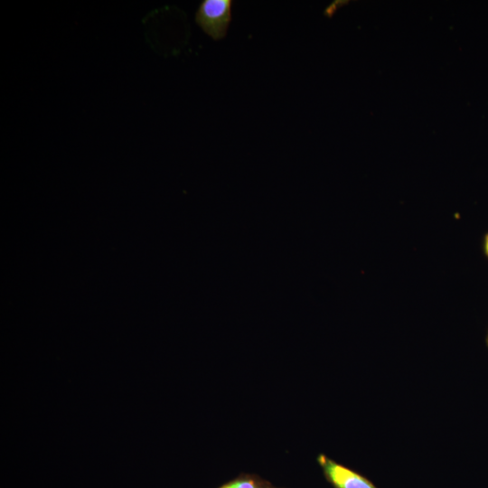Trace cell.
I'll list each match as a JSON object with an SVG mask.
<instances>
[{
    "label": "cell",
    "mask_w": 488,
    "mask_h": 488,
    "mask_svg": "<svg viewBox=\"0 0 488 488\" xmlns=\"http://www.w3.org/2000/svg\"><path fill=\"white\" fill-rule=\"evenodd\" d=\"M231 0H203L196 11L195 22L213 40H222L231 21Z\"/></svg>",
    "instance_id": "cell-1"
},
{
    "label": "cell",
    "mask_w": 488,
    "mask_h": 488,
    "mask_svg": "<svg viewBox=\"0 0 488 488\" xmlns=\"http://www.w3.org/2000/svg\"><path fill=\"white\" fill-rule=\"evenodd\" d=\"M317 462L325 478L334 488H377L363 475L335 462L325 455H319Z\"/></svg>",
    "instance_id": "cell-2"
},
{
    "label": "cell",
    "mask_w": 488,
    "mask_h": 488,
    "mask_svg": "<svg viewBox=\"0 0 488 488\" xmlns=\"http://www.w3.org/2000/svg\"><path fill=\"white\" fill-rule=\"evenodd\" d=\"M219 488H276L270 483L257 475L244 474Z\"/></svg>",
    "instance_id": "cell-3"
},
{
    "label": "cell",
    "mask_w": 488,
    "mask_h": 488,
    "mask_svg": "<svg viewBox=\"0 0 488 488\" xmlns=\"http://www.w3.org/2000/svg\"><path fill=\"white\" fill-rule=\"evenodd\" d=\"M483 250H484L485 256L488 258V233H486L485 236H484Z\"/></svg>",
    "instance_id": "cell-4"
},
{
    "label": "cell",
    "mask_w": 488,
    "mask_h": 488,
    "mask_svg": "<svg viewBox=\"0 0 488 488\" xmlns=\"http://www.w3.org/2000/svg\"><path fill=\"white\" fill-rule=\"evenodd\" d=\"M486 343H487V345H488V334H487V339H486Z\"/></svg>",
    "instance_id": "cell-5"
}]
</instances>
